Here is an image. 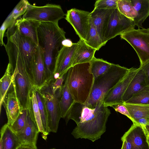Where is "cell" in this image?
I'll use <instances>...</instances> for the list:
<instances>
[{"label": "cell", "mask_w": 149, "mask_h": 149, "mask_svg": "<svg viewBox=\"0 0 149 149\" xmlns=\"http://www.w3.org/2000/svg\"><path fill=\"white\" fill-rule=\"evenodd\" d=\"M133 21L118 11L114 9L111 14L105 31L104 42L106 44L109 40L127 31L134 29Z\"/></svg>", "instance_id": "9"}, {"label": "cell", "mask_w": 149, "mask_h": 149, "mask_svg": "<svg viewBox=\"0 0 149 149\" xmlns=\"http://www.w3.org/2000/svg\"><path fill=\"white\" fill-rule=\"evenodd\" d=\"M8 29V27L5 22H3L1 26L0 29V44L1 46H4L5 44L3 42V40L6 30Z\"/></svg>", "instance_id": "37"}, {"label": "cell", "mask_w": 149, "mask_h": 149, "mask_svg": "<svg viewBox=\"0 0 149 149\" xmlns=\"http://www.w3.org/2000/svg\"><path fill=\"white\" fill-rule=\"evenodd\" d=\"M90 63V71L94 78L107 72L112 64L102 59L95 57Z\"/></svg>", "instance_id": "28"}, {"label": "cell", "mask_w": 149, "mask_h": 149, "mask_svg": "<svg viewBox=\"0 0 149 149\" xmlns=\"http://www.w3.org/2000/svg\"><path fill=\"white\" fill-rule=\"evenodd\" d=\"M141 127L146 135L149 136V124L144 127Z\"/></svg>", "instance_id": "42"}, {"label": "cell", "mask_w": 149, "mask_h": 149, "mask_svg": "<svg viewBox=\"0 0 149 149\" xmlns=\"http://www.w3.org/2000/svg\"><path fill=\"white\" fill-rule=\"evenodd\" d=\"M129 111L135 123L137 120L142 118H149V105L123 103Z\"/></svg>", "instance_id": "27"}, {"label": "cell", "mask_w": 149, "mask_h": 149, "mask_svg": "<svg viewBox=\"0 0 149 149\" xmlns=\"http://www.w3.org/2000/svg\"><path fill=\"white\" fill-rule=\"evenodd\" d=\"M36 100L45 131L48 134L49 132L48 125V116L44 99L40 90L35 86Z\"/></svg>", "instance_id": "30"}, {"label": "cell", "mask_w": 149, "mask_h": 149, "mask_svg": "<svg viewBox=\"0 0 149 149\" xmlns=\"http://www.w3.org/2000/svg\"><path fill=\"white\" fill-rule=\"evenodd\" d=\"M125 104L149 105V86H147L134 95Z\"/></svg>", "instance_id": "32"}, {"label": "cell", "mask_w": 149, "mask_h": 149, "mask_svg": "<svg viewBox=\"0 0 149 149\" xmlns=\"http://www.w3.org/2000/svg\"><path fill=\"white\" fill-rule=\"evenodd\" d=\"M40 23L37 21L22 18L17 19L15 24L21 34L30 39L38 45L37 28Z\"/></svg>", "instance_id": "18"}, {"label": "cell", "mask_w": 149, "mask_h": 149, "mask_svg": "<svg viewBox=\"0 0 149 149\" xmlns=\"http://www.w3.org/2000/svg\"><path fill=\"white\" fill-rule=\"evenodd\" d=\"M117 8L122 14L133 21L137 16L136 11L130 0H118Z\"/></svg>", "instance_id": "31"}, {"label": "cell", "mask_w": 149, "mask_h": 149, "mask_svg": "<svg viewBox=\"0 0 149 149\" xmlns=\"http://www.w3.org/2000/svg\"><path fill=\"white\" fill-rule=\"evenodd\" d=\"M65 15L59 5L48 3L38 6L29 3L22 18L40 22L58 23V21L64 18Z\"/></svg>", "instance_id": "8"}, {"label": "cell", "mask_w": 149, "mask_h": 149, "mask_svg": "<svg viewBox=\"0 0 149 149\" xmlns=\"http://www.w3.org/2000/svg\"><path fill=\"white\" fill-rule=\"evenodd\" d=\"M138 70V68H130L126 76L107 94L103 101L104 106L111 107L115 104L124 103L122 100L123 95Z\"/></svg>", "instance_id": "11"}, {"label": "cell", "mask_w": 149, "mask_h": 149, "mask_svg": "<svg viewBox=\"0 0 149 149\" xmlns=\"http://www.w3.org/2000/svg\"><path fill=\"white\" fill-rule=\"evenodd\" d=\"M113 9L94 8L90 12L91 20L105 45L104 42V34L110 15Z\"/></svg>", "instance_id": "15"}, {"label": "cell", "mask_w": 149, "mask_h": 149, "mask_svg": "<svg viewBox=\"0 0 149 149\" xmlns=\"http://www.w3.org/2000/svg\"><path fill=\"white\" fill-rule=\"evenodd\" d=\"M30 3L27 0H21L16 5L4 22L8 29L12 26L19 17L26 11Z\"/></svg>", "instance_id": "25"}, {"label": "cell", "mask_w": 149, "mask_h": 149, "mask_svg": "<svg viewBox=\"0 0 149 149\" xmlns=\"http://www.w3.org/2000/svg\"><path fill=\"white\" fill-rule=\"evenodd\" d=\"M33 79L34 86L39 89L46 83L44 59L41 49L38 45L33 69Z\"/></svg>", "instance_id": "19"}, {"label": "cell", "mask_w": 149, "mask_h": 149, "mask_svg": "<svg viewBox=\"0 0 149 149\" xmlns=\"http://www.w3.org/2000/svg\"><path fill=\"white\" fill-rule=\"evenodd\" d=\"M140 66L145 71L147 81L149 85V61Z\"/></svg>", "instance_id": "38"}, {"label": "cell", "mask_w": 149, "mask_h": 149, "mask_svg": "<svg viewBox=\"0 0 149 149\" xmlns=\"http://www.w3.org/2000/svg\"><path fill=\"white\" fill-rule=\"evenodd\" d=\"M5 109L9 126L13 125L22 110L13 86L8 91L3 103Z\"/></svg>", "instance_id": "14"}, {"label": "cell", "mask_w": 149, "mask_h": 149, "mask_svg": "<svg viewBox=\"0 0 149 149\" xmlns=\"http://www.w3.org/2000/svg\"><path fill=\"white\" fill-rule=\"evenodd\" d=\"M77 43L72 66L78 64L90 62L95 57V53L97 51L88 45L82 39H80Z\"/></svg>", "instance_id": "20"}, {"label": "cell", "mask_w": 149, "mask_h": 149, "mask_svg": "<svg viewBox=\"0 0 149 149\" xmlns=\"http://www.w3.org/2000/svg\"><path fill=\"white\" fill-rule=\"evenodd\" d=\"M90 66V62L77 64L66 73L65 80L76 102L85 104L89 96L94 79Z\"/></svg>", "instance_id": "3"}, {"label": "cell", "mask_w": 149, "mask_h": 149, "mask_svg": "<svg viewBox=\"0 0 149 149\" xmlns=\"http://www.w3.org/2000/svg\"><path fill=\"white\" fill-rule=\"evenodd\" d=\"M16 149H35L34 148L27 146H25L19 145L18 146Z\"/></svg>", "instance_id": "41"}, {"label": "cell", "mask_w": 149, "mask_h": 149, "mask_svg": "<svg viewBox=\"0 0 149 149\" xmlns=\"http://www.w3.org/2000/svg\"><path fill=\"white\" fill-rule=\"evenodd\" d=\"M90 12L72 8L67 10L65 19L72 26L80 39H86L90 26Z\"/></svg>", "instance_id": "10"}, {"label": "cell", "mask_w": 149, "mask_h": 149, "mask_svg": "<svg viewBox=\"0 0 149 149\" xmlns=\"http://www.w3.org/2000/svg\"><path fill=\"white\" fill-rule=\"evenodd\" d=\"M38 44L43 56L47 83L52 79L56 58L66 39L65 32L58 23L40 22L37 28Z\"/></svg>", "instance_id": "2"}, {"label": "cell", "mask_w": 149, "mask_h": 149, "mask_svg": "<svg viewBox=\"0 0 149 149\" xmlns=\"http://www.w3.org/2000/svg\"><path fill=\"white\" fill-rule=\"evenodd\" d=\"M111 107H112L116 111L118 112L127 116L132 121L133 123H135L134 120L131 117L127 109L123 104H115L112 105Z\"/></svg>", "instance_id": "35"}, {"label": "cell", "mask_w": 149, "mask_h": 149, "mask_svg": "<svg viewBox=\"0 0 149 149\" xmlns=\"http://www.w3.org/2000/svg\"><path fill=\"white\" fill-rule=\"evenodd\" d=\"M11 67L12 83L22 109H27L30 94L34 86L22 63H8Z\"/></svg>", "instance_id": "5"}, {"label": "cell", "mask_w": 149, "mask_h": 149, "mask_svg": "<svg viewBox=\"0 0 149 149\" xmlns=\"http://www.w3.org/2000/svg\"><path fill=\"white\" fill-rule=\"evenodd\" d=\"M27 111V109H22L13 125L9 126L12 131L16 135L21 133L24 128Z\"/></svg>", "instance_id": "33"}, {"label": "cell", "mask_w": 149, "mask_h": 149, "mask_svg": "<svg viewBox=\"0 0 149 149\" xmlns=\"http://www.w3.org/2000/svg\"><path fill=\"white\" fill-rule=\"evenodd\" d=\"M0 134V149H16L20 145L16 135L7 123L1 128Z\"/></svg>", "instance_id": "22"}, {"label": "cell", "mask_w": 149, "mask_h": 149, "mask_svg": "<svg viewBox=\"0 0 149 149\" xmlns=\"http://www.w3.org/2000/svg\"><path fill=\"white\" fill-rule=\"evenodd\" d=\"M111 113L102 101L98 102L94 108L75 102L65 119L66 124L70 119L76 123L71 133L75 138L88 139L94 142L106 131V124Z\"/></svg>", "instance_id": "1"}, {"label": "cell", "mask_w": 149, "mask_h": 149, "mask_svg": "<svg viewBox=\"0 0 149 149\" xmlns=\"http://www.w3.org/2000/svg\"><path fill=\"white\" fill-rule=\"evenodd\" d=\"M146 136H147V142H148V145H149V136H147V135H146Z\"/></svg>", "instance_id": "43"}, {"label": "cell", "mask_w": 149, "mask_h": 149, "mask_svg": "<svg viewBox=\"0 0 149 149\" xmlns=\"http://www.w3.org/2000/svg\"><path fill=\"white\" fill-rule=\"evenodd\" d=\"M56 149L55 148H52V149Z\"/></svg>", "instance_id": "44"}, {"label": "cell", "mask_w": 149, "mask_h": 149, "mask_svg": "<svg viewBox=\"0 0 149 149\" xmlns=\"http://www.w3.org/2000/svg\"><path fill=\"white\" fill-rule=\"evenodd\" d=\"M28 110L24 128L21 133L16 134L20 145L29 146L37 149V143L40 132L35 122L31 117Z\"/></svg>", "instance_id": "13"}, {"label": "cell", "mask_w": 149, "mask_h": 149, "mask_svg": "<svg viewBox=\"0 0 149 149\" xmlns=\"http://www.w3.org/2000/svg\"><path fill=\"white\" fill-rule=\"evenodd\" d=\"M123 136L130 141L133 149H149L146 134L140 125L133 123Z\"/></svg>", "instance_id": "17"}, {"label": "cell", "mask_w": 149, "mask_h": 149, "mask_svg": "<svg viewBox=\"0 0 149 149\" xmlns=\"http://www.w3.org/2000/svg\"><path fill=\"white\" fill-rule=\"evenodd\" d=\"M121 140L123 142L121 149H133L132 144L127 138L123 136Z\"/></svg>", "instance_id": "36"}, {"label": "cell", "mask_w": 149, "mask_h": 149, "mask_svg": "<svg viewBox=\"0 0 149 149\" xmlns=\"http://www.w3.org/2000/svg\"><path fill=\"white\" fill-rule=\"evenodd\" d=\"M75 102L65 80L60 101L61 118H65L70 109Z\"/></svg>", "instance_id": "24"}, {"label": "cell", "mask_w": 149, "mask_h": 149, "mask_svg": "<svg viewBox=\"0 0 149 149\" xmlns=\"http://www.w3.org/2000/svg\"><path fill=\"white\" fill-rule=\"evenodd\" d=\"M149 86L145 72L140 66L134 76L130 81L122 97L123 103L146 87Z\"/></svg>", "instance_id": "16"}, {"label": "cell", "mask_w": 149, "mask_h": 149, "mask_svg": "<svg viewBox=\"0 0 149 149\" xmlns=\"http://www.w3.org/2000/svg\"><path fill=\"white\" fill-rule=\"evenodd\" d=\"M73 43L71 40L66 38L62 42V45L64 46L70 47L72 45Z\"/></svg>", "instance_id": "40"}, {"label": "cell", "mask_w": 149, "mask_h": 149, "mask_svg": "<svg viewBox=\"0 0 149 149\" xmlns=\"http://www.w3.org/2000/svg\"><path fill=\"white\" fill-rule=\"evenodd\" d=\"M84 41L88 45L97 50L105 45L91 19L90 28Z\"/></svg>", "instance_id": "29"}, {"label": "cell", "mask_w": 149, "mask_h": 149, "mask_svg": "<svg viewBox=\"0 0 149 149\" xmlns=\"http://www.w3.org/2000/svg\"><path fill=\"white\" fill-rule=\"evenodd\" d=\"M130 1L137 14L133 20L134 24L138 29L143 28L142 23L149 15V0H131Z\"/></svg>", "instance_id": "23"}, {"label": "cell", "mask_w": 149, "mask_h": 149, "mask_svg": "<svg viewBox=\"0 0 149 149\" xmlns=\"http://www.w3.org/2000/svg\"><path fill=\"white\" fill-rule=\"evenodd\" d=\"M63 87L54 92L49 83L39 89L45 101L48 116V125L49 132L56 133L61 117L60 106Z\"/></svg>", "instance_id": "6"}, {"label": "cell", "mask_w": 149, "mask_h": 149, "mask_svg": "<svg viewBox=\"0 0 149 149\" xmlns=\"http://www.w3.org/2000/svg\"><path fill=\"white\" fill-rule=\"evenodd\" d=\"M134 48L141 66L149 61V28L132 29L120 35Z\"/></svg>", "instance_id": "7"}, {"label": "cell", "mask_w": 149, "mask_h": 149, "mask_svg": "<svg viewBox=\"0 0 149 149\" xmlns=\"http://www.w3.org/2000/svg\"><path fill=\"white\" fill-rule=\"evenodd\" d=\"M77 43H73L70 47L63 46L56 58L55 69L53 78L56 79L66 73L72 66L74 54Z\"/></svg>", "instance_id": "12"}, {"label": "cell", "mask_w": 149, "mask_h": 149, "mask_svg": "<svg viewBox=\"0 0 149 149\" xmlns=\"http://www.w3.org/2000/svg\"><path fill=\"white\" fill-rule=\"evenodd\" d=\"M118 0H98L94 4V9H112L117 8Z\"/></svg>", "instance_id": "34"}, {"label": "cell", "mask_w": 149, "mask_h": 149, "mask_svg": "<svg viewBox=\"0 0 149 149\" xmlns=\"http://www.w3.org/2000/svg\"></svg>", "instance_id": "45"}, {"label": "cell", "mask_w": 149, "mask_h": 149, "mask_svg": "<svg viewBox=\"0 0 149 149\" xmlns=\"http://www.w3.org/2000/svg\"><path fill=\"white\" fill-rule=\"evenodd\" d=\"M136 124H138L142 127H144L149 124V118H140L136 121Z\"/></svg>", "instance_id": "39"}, {"label": "cell", "mask_w": 149, "mask_h": 149, "mask_svg": "<svg viewBox=\"0 0 149 149\" xmlns=\"http://www.w3.org/2000/svg\"><path fill=\"white\" fill-rule=\"evenodd\" d=\"M130 69L112 63L108 70L94 78L89 97L84 104L90 107H96L111 90L114 88L129 72Z\"/></svg>", "instance_id": "4"}, {"label": "cell", "mask_w": 149, "mask_h": 149, "mask_svg": "<svg viewBox=\"0 0 149 149\" xmlns=\"http://www.w3.org/2000/svg\"><path fill=\"white\" fill-rule=\"evenodd\" d=\"M13 86L11 67L8 63L5 72L0 80V111L8 91Z\"/></svg>", "instance_id": "26"}, {"label": "cell", "mask_w": 149, "mask_h": 149, "mask_svg": "<svg viewBox=\"0 0 149 149\" xmlns=\"http://www.w3.org/2000/svg\"><path fill=\"white\" fill-rule=\"evenodd\" d=\"M27 109L31 117L36 123L42 138L46 140L48 134L45 131L43 125L36 100L35 86L33 87L30 93Z\"/></svg>", "instance_id": "21"}]
</instances>
